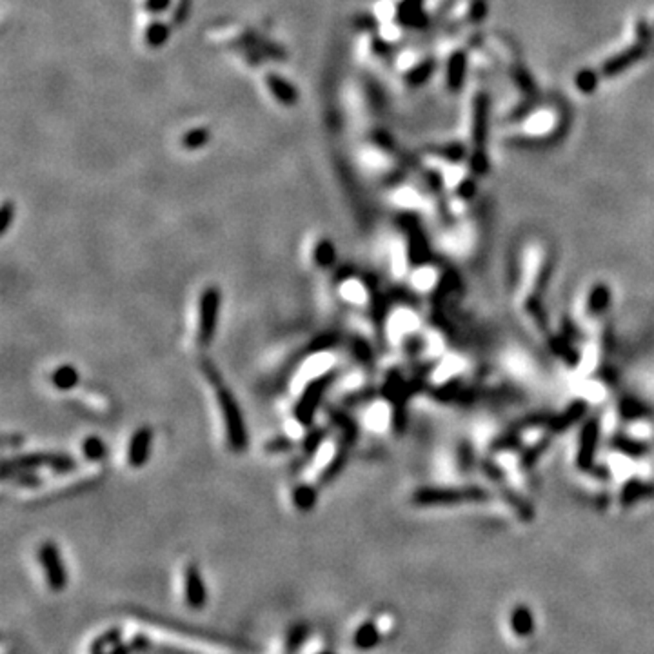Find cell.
Segmentation results:
<instances>
[{
	"instance_id": "cell-4",
	"label": "cell",
	"mask_w": 654,
	"mask_h": 654,
	"mask_svg": "<svg viewBox=\"0 0 654 654\" xmlns=\"http://www.w3.org/2000/svg\"><path fill=\"white\" fill-rule=\"evenodd\" d=\"M77 462L68 455H26V456H17L13 460L4 462V475L11 473V471H33L37 467H47L53 469L55 473H68L73 471Z\"/></svg>"
},
{
	"instance_id": "cell-2",
	"label": "cell",
	"mask_w": 654,
	"mask_h": 654,
	"mask_svg": "<svg viewBox=\"0 0 654 654\" xmlns=\"http://www.w3.org/2000/svg\"><path fill=\"white\" fill-rule=\"evenodd\" d=\"M222 307V291L217 286H209L200 293L199 322H197V340L200 347H208L217 333L218 317Z\"/></svg>"
},
{
	"instance_id": "cell-7",
	"label": "cell",
	"mask_w": 654,
	"mask_h": 654,
	"mask_svg": "<svg viewBox=\"0 0 654 654\" xmlns=\"http://www.w3.org/2000/svg\"><path fill=\"white\" fill-rule=\"evenodd\" d=\"M51 382L56 389L60 391H70L73 389L77 383H79V373H77V369L71 367V365H62L53 373V378H51Z\"/></svg>"
},
{
	"instance_id": "cell-9",
	"label": "cell",
	"mask_w": 654,
	"mask_h": 654,
	"mask_svg": "<svg viewBox=\"0 0 654 654\" xmlns=\"http://www.w3.org/2000/svg\"><path fill=\"white\" fill-rule=\"evenodd\" d=\"M82 453H84V456L88 458V460L97 462V460H100V458H104V456H106V443L102 442L100 438L89 436V438H86V440H84Z\"/></svg>"
},
{
	"instance_id": "cell-5",
	"label": "cell",
	"mask_w": 654,
	"mask_h": 654,
	"mask_svg": "<svg viewBox=\"0 0 654 654\" xmlns=\"http://www.w3.org/2000/svg\"><path fill=\"white\" fill-rule=\"evenodd\" d=\"M153 449V431L151 427H140L137 429L129 440L128 446V464L135 469H140L149 462Z\"/></svg>"
},
{
	"instance_id": "cell-3",
	"label": "cell",
	"mask_w": 654,
	"mask_h": 654,
	"mask_svg": "<svg viewBox=\"0 0 654 654\" xmlns=\"http://www.w3.org/2000/svg\"><path fill=\"white\" fill-rule=\"evenodd\" d=\"M333 377H335V373H333V371H327V373L313 378V380L305 386L302 397L298 398V402H296L295 406V418L300 425H304V427L311 425L314 415H317L318 404L322 402L327 387L333 382Z\"/></svg>"
},
{
	"instance_id": "cell-6",
	"label": "cell",
	"mask_w": 654,
	"mask_h": 654,
	"mask_svg": "<svg viewBox=\"0 0 654 654\" xmlns=\"http://www.w3.org/2000/svg\"><path fill=\"white\" fill-rule=\"evenodd\" d=\"M38 558H40V563L44 567V571H46L50 584L55 589H60L66 584V571L56 545L51 544V542L42 544L40 549H38Z\"/></svg>"
},
{
	"instance_id": "cell-11",
	"label": "cell",
	"mask_w": 654,
	"mask_h": 654,
	"mask_svg": "<svg viewBox=\"0 0 654 654\" xmlns=\"http://www.w3.org/2000/svg\"><path fill=\"white\" fill-rule=\"evenodd\" d=\"M333 258H335V251H333L331 244L322 242V244L317 245V251H314V260H317L318 266H329V264L333 262Z\"/></svg>"
},
{
	"instance_id": "cell-8",
	"label": "cell",
	"mask_w": 654,
	"mask_h": 654,
	"mask_svg": "<svg viewBox=\"0 0 654 654\" xmlns=\"http://www.w3.org/2000/svg\"><path fill=\"white\" fill-rule=\"evenodd\" d=\"M293 502L300 511H309L317 503V491L311 485H300L293 493Z\"/></svg>"
},
{
	"instance_id": "cell-1",
	"label": "cell",
	"mask_w": 654,
	"mask_h": 654,
	"mask_svg": "<svg viewBox=\"0 0 654 654\" xmlns=\"http://www.w3.org/2000/svg\"><path fill=\"white\" fill-rule=\"evenodd\" d=\"M208 374L211 378L213 383H215V393H217V400H218V407H220V415L222 420H224V429H226V438L229 447L235 453H242L245 451V447L249 443V436H248V429H245L244 424V416H242V411H240L238 402H236L235 395L227 389L220 380H217V374L213 373L211 369H208Z\"/></svg>"
},
{
	"instance_id": "cell-10",
	"label": "cell",
	"mask_w": 654,
	"mask_h": 654,
	"mask_svg": "<svg viewBox=\"0 0 654 654\" xmlns=\"http://www.w3.org/2000/svg\"><path fill=\"white\" fill-rule=\"evenodd\" d=\"M185 587H188V595L191 598H202V581H200V576L195 567H189L185 571Z\"/></svg>"
}]
</instances>
